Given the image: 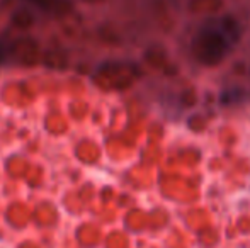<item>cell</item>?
Instances as JSON below:
<instances>
[{
	"instance_id": "obj_3",
	"label": "cell",
	"mask_w": 250,
	"mask_h": 248,
	"mask_svg": "<svg viewBox=\"0 0 250 248\" xmlns=\"http://www.w3.org/2000/svg\"><path fill=\"white\" fill-rule=\"evenodd\" d=\"M38 24V14L33 7L21 5L10 16V26L16 27L17 31H29Z\"/></svg>"
},
{
	"instance_id": "obj_4",
	"label": "cell",
	"mask_w": 250,
	"mask_h": 248,
	"mask_svg": "<svg viewBox=\"0 0 250 248\" xmlns=\"http://www.w3.org/2000/svg\"><path fill=\"white\" fill-rule=\"evenodd\" d=\"M29 3L53 14H68L72 10V3L68 0H29Z\"/></svg>"
},
{
	"instance_id": "obj_1",
	"label": "cell",
	"mask_w": 250,
	"mask_h": 248,
	"mask_svg": "<svg viewBox=\"0 0 250 248\" xmlns=\"http://www.w3.org/2000/svg\"><path fill=\"white\" fill-rule=\"evenodd\" d=\"M240 38V26L233 17L204 22L192 38V53L199 63L214 66L225 60Z\"/></svg>"
},
{
	"instance_id": "obj_5",
	"label": "cell",
	"mask_w": 250,
	"mask_h": 248,
	"mask_svg": "<svg viewBox=\"0 0 250 248\" xmlns=\"http://www.w3.org/2000/svg\"><path fill=\"white\" fill-rule=\"evenodd\" d=\"M3 58H5V50H3V48L0 46V61H2Z\"/></svg>"
},
{
	"instance_id": "obj_2",
	"label": "cell",
	"mask_w": 250,
	"mask_h": 248,
	"mask_svg": "<svg viewBox=\"0 0 250 248\" xmlns=\"http://www.w3.org/2000/svg\"><path fill=\"white\" fill-rule=\"evenodd\" d=\"M9 53L14 57V60L26 66H34L43 60L41 48L34 38H19V39H16L12 43V46H10Z\"/></svg>"
}]
</instances>
